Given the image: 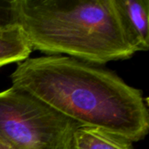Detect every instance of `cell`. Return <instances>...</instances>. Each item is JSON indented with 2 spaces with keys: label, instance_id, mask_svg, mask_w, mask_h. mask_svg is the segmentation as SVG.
I'll return each mask as SVG.
<instances>
[{
  "label": "cell",
  "instance_id": "obj_1",
  "mask_svg": "<svg viewBox=\"0 0 149 149\" xmlns=\"http://www.w3.org/2000/svg\"><path fill=\"white\" fill-rule=\"evenodd\" d=\"M10 79L13 87L79 127H98L132 143L148 134L149 113L142 92L97 65L58 55L28 58L17 64Z\"/></svg>",
  "mask_w": 149,
  "mask_h": 149
},
{
  "label": "cell",
  "instance_id": "obj_2",
  "mask_svg": "<svg viewBox=\"0 0 149 149\" xmlns=\"http://www.w3.org/2000/svg\"><path fill=\"white\" fill-rule=\"evenodd\" d=\"M17 24L32 50L102 65L135 52L117 0H13Z\"/></svg>",
  "mask_w": 149,
  "mask_h": 149
},
{
  "label": "cell",
  "instance_id": "obj_3",
  "mask_svg": "<svg viewBox=\"0 0 149 149\" xmlns=\"http://www.w3.org/2000/svg\"><path fill=\"white\" fill-rule=\"evenodd\" d=\"M79 126L25 91L0 92V144L11 149H72Z\"/></svg>",
  "mask_w": 149,
  "mask_h": 149
},
{
  "label": "cell",
  "instance_id": "obj_4",
  "mask_svg": "<svg viewBox=\"0 0 149 149\" xmlns=\"http://www.w3.org/2000/svg\"><path fill=\"white\" fill-rule=\"evenodd\" d=\"M122 22L135 52L149 48L148 0H117Z\"/></svg>",
  "mask_w": 149,
  "mask_h": 149
},
{
  "label": "cell",
  "instance_id": "obj_5",
  "mask_svg": "<svg viewBox=\"0 0 149 149\" xmlns=\"http://www.w3.org/2000/svg\"><path fill=\"white\" fill-rule=\"evenodd\" d=\"M72 149H134L132 142L108 131L79 127L73 134Z\"/></svg>",
  "mask_w": 149,
  "mask_h": 149
},
{
  "label": "cell",
  "instance_id": "obj_6",
  "mask_svg": "<svg viewBox=\"0 0 149 149\" xmlns=\"http://www.w3.org/2000/svg\"><path fill=\"white\" fill-rule=\"evenodd\" d=\"M32 49L18 26L0 32V68L29 58Z\"/></svg>",
  "mask_w": 149,
  "mask_h": 149
},
{
  "label": "cell",
  "instance_id": "obj_7",
  "mask_svg": "<svg viewBox=\"0 0 149 149\" xmlns=\"http://www.w3.org/2000/svg\"><path fill=\"white\" fill-rule=\"evenodd\" d=\"M17 26L13 0H0V32Z\"/></svg>",
  "mask_w": 149,
  "mask_h": 149
},
{
  "label": "cell",
  "instance_id": "obj_8",
  "mask_svg": "<svg viewBox=\"0 0 149 149\" xmlns=\"http://www.w3.org/2000/svg\"><path fill=\"white\" fill-rule=\"evenodd\" d=\"M0 149H11V148H10L6 147V146H4V145L0 144Z\"/></svg>",
  "mask_w": 149,
  "mask_h": 149
}]
</instances>
